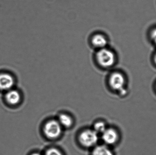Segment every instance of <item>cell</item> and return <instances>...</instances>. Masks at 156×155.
<instances>
[{"label":"cell","mask_w":156,"mask_h":155,"mask_svg":"<svg viewBox=\"0 0 156 155\" xmlns=\"http://www.w3.org/2000/svg\"><path fill=\"white\" fill-rule=\"evenodd\" d=\"M95 59L101 67L108 68L112 67L115 63L116 57L112 50L105 47L99 49L95 55Z\"/></svg>","instance_id":"6da1fadb"},{"label":"cell","mask_w":156,"mask_h":155,"mask_svg":"<svg viewBox=\"0 0 156 155\" xmlns=\"http://www.w3.org/2000/svg\"><path fill=\"white\" fill-rule=\"evenodd\" d=\"M45 135L49 139H55L60 136L62 133V126L59 122L50 120L45 124L44 128Z\"/></svg>","instance_id":"7a4b0ae2"},{"label":"cell","mask_w":156,"mask_h":155,"mask_svg":"<svg viewBox=\"0 0 156 155\" xmlns=\"http://www.w3.org/2000/svg\"><path fill=\"white\" fill-rule=\"evenodd\" d=\"M79 139L80 143L83 147H91L98 142V133L94 130H84L80 134Z\"/></svg>","instance_id":"3957f363"},{"label":"cell","mask_w":156,"mask_h":155,"mask_svg":"<svg viewBox=\"0 0 156 155\" xmlns=\"http://www.w3.org/2000/svg\"><path fill=\"white\" fill-rule=\"evenodd\" d=\"M109 85L112 89L115 91H119L122 93H126L124 89L125 79L122 73L115 72L110 75L109 79Z\"/></svg>","instance_id":"277c9868"},{"label":"cell","mask_w":156,"mask_h":155,"mask_svg":"<svg viewBox=\"0 0 156 155\" xmlns=\"http://www.w3.org/2000/svg\"><path fill=\"white\" fill-rule=\"evenodd\" d=\"M15 83V78L9 72H0V90L8 91L13 87Z\"/></svg>","instance_id":"5b68a950"},{"label":"cell","mask_w":156,"mask_h":155,"mask_svg":"<svg viewBox=\"0 0 156 155\" xmlns=\"http://www.w3.org/2000/svg\"><path fill=\"white\" fill-rule=\"evenodd\" d=\"M102 134L103 141L106 144L113 145L115 143L119 138L118 133L113 128H106Z\"/></svg>","instance_id":"8992f818"},{"label":"cell","mask_w":156,"mask_h":155,"mask_svg":"<svg viewBox=\"0 0 156 155\" xmlns=\"http://www.w3.org/2000/svg\"><path fill=\"white\" fill-rule=\"evenodd\" d=\"M92 45L98 49L105 48L108 43L106 36L101 33H96L94 35L91 40Z\"/></svg>","instance_id":"52a82bcc"},{"label":"cell","mask_w":156,"mask_h":155,"mask_svg":"<svg viewBox=\"0 0 156 155\" xmlns=\"http://www.w3.org/2000/svg\"><path fill=\"white\" fill-rule=\"evenodd\" d=\"M5 99L9 103L15 105L19 103L21 96L18 91L12 89L7 91L5 94Z\"/></svg>","instance_id":"ba28073f"},{"label":"cell","mask_w":156,"mask_h":155,"mask_svg":"<svg viewBox=\"0 0 156 155\" xmlns=\"http://www.w3.org/2000/svg\"><path fill=\"white\" fill-rule=\"evenodd\" d=\"M92 155H114L112 150L105 145L98 146L93 150Z\"/></svg>","instance_id":"9c48e42d"},{"label":"cell","mask_w":156,"mask_h":155,"mask_svg":"<svg viewBox=\"0 0 156 155\" xmlns=\"http://www.w3.org/2000/svg\"><path fill=\"white\" fill-rule=\"evenodd\" d=\"M61 126L65 127H69L73 124V120L68 115L62 114L58 117V121Z\"/></svg>","instance_id":"30bf717a"},{"label":"cell","mask_w":156,"mask_h":155,"mask_svg":"<svg viewBox=\"0 0 156 155\" xmlns=\"http://www.w3.org/2000/svg\"><path fill=\"white\" fill-rule=\"evenodd\" d=\"M94 130L97 133H102L106 130V126L105 124L102 122H97L94 126Z\"/></svg>","instance_id":"8fae6325"},{"label":"cell","mask_w":156,"mask_h":155,"mask_svg":"<svg viewBox=\"0 0 156 155\" xmlns=\"http://www.w3.org/2000/svg\"><path fill=\"white\" fill-rule=\"evenodd\" d=\"M45 155H63L58 149L55 148L48 149L45 153Z\"/></svg>","instance_id":"7c38bea8"},{"label":"cell","mask_w":156,"mask_h":155,"mask_svg":"<svg viewBox=\"0 0 156 155\" xmlns=\"http://www.w3.org/2000/svg\"><path fill=\"white\" fill-rule=\"evenodd\" d=\"M151 37L154 43L156 45V28L153 30L151 33Z\"/></svg>","instance_id":"4fadbf2b"},{"label":"cell","mask_w":156,"mask_h":155,"mask_svg":"<svg viewBox=\"0 0 156 155\" xmlns=\"http://www.w3.org/2000/svg\"><path fill=\"white\" fill-rule=\"evenodd\" d=\"M32 155H42L38 153H33Z\"/></svg>","instance_id":"5bb4252c"},{"label":"cell","mask_w":156,"mask_h":155,"mask_svg":"<svg viewBox=\"0 0 156 155\" xmlns=\"http://www.w3.org/2000/svg\"><path fill=\"white\" fill-rule=\"evenodd\" d=\"M154 61H155V63L156 64V53L155 55Z\"/></svg>","instance_id":"9a60e30c"}]
</instances>
